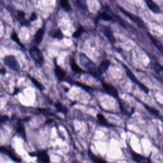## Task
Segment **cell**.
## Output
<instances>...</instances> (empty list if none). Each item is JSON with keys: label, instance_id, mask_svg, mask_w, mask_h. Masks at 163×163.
I'll use <instances>...</instances> for the list:
<instances>
[{"label": "cell", "instance_id": "484cf974", "mask_svg": "<svg viewBox=\"0 0 163 163\" xmlns=\"http://www.w3.org/2000/svg\"><path fill=\"white\" fill-rule=\"evenodd\" d=\"M73 83H74V84H76V86H80V87H81V88L83 89L84 90H85L87 91V92H88L89 91H91V90H92V87L89 86H87V85H86V84H83L80 83L79 82L74 81L73 82Z\"/></svg>", "mask_w": 163, "mask_h": 163}, {"label": "cell", "instance_id": "5bb4252c", "mask_svg": "<svg viewBox=\"0 0 163 163\" xmlns=\"http://www.w3.org/2000/svg\"><path fill=\"white\" fill-rule=\"evenodd\" d=\"M131 153L132 155V159L136 162L138 163H150L149 159H148V158L144 157L142 155L136 153L135 152H132Z\"/></svg>", "mask_w": 163, "mask_h": 163}, {"label": "cell", "instance_id": "9a60e30c", "mask_svg": "<svg viewBox=\"0 0 163 163\" xmlns=\"http://www.w3.org/2000/svg\"><path fill=\"white\" fill-rule=\"evenodd\" d=\"M148 36L149 37L150 39H151V41H152L154 45L157 49L161 53H163V48L162 46V43L158 40L156 39V38L150 34H148Z\"/></svg>", "mask_w": 163, "mask_h": 163}, {"label": "cell", "instance_id": "d4e9b609", "mask_svg": "<svg viewBox=\"0 0 163 163\" xmlns=\"http://www.w3.org/2000/svg\"><path fill=\"white\" fill-rule=\"evenodd\" d=\"M52 36L54 38H56L58 40H61L63 38L64 35L60 30H57L53 32Z\"/></svg>", "mask_w": 163, "mask_h": 163}, {"label": "cell", "instance_id": "e0dca14e", "mask_svg": "<svg viewBox=\"0 0 163 163\" xmlns=\"http://www.w3.org/2000/svg\"><path fill=\"white\" fill-rule=\"evenodd\" d=\"M40 160L42 163H49V157L47 153L45 151H42L37 154Z\"/></svg>", "mask_w": 163, "mask_h": 163}, {"label": "cell", "instance_id": "7402d4cb", "mask_svg": "<svg viewBox=\"0 0 163 163\" xmlns=\"http://www.w3.org/2000/svg\"><path fill=\"white\" fill-rule=\"evenodd\" d=\"M76 4L80 9L87 11L88 10V6L85 0H76Z\"/></svg>", "mask_w": 163, "mask_h": 163}, {"label": "cell", "instance_id": "5b68a950", "mask_svg": "<svg viewBox=\"0 0 163 163\" xmlns=\"http://www.w3.org/2000/svg\"><path fill=\"white\" fill-rule=\"evenodd\" d=\"M111 64V61L108 59H105L101 61V64L97 67L94 77L96 78L101 77L109 69Z\"/></svg>", "mask_w": 163, "mask_h": 163}, {"label": "cell", "instance_id": "7a4b0ae2", "mask_svg": "<svg viewBox=\"0 0 163 163\" xmlns=\"http://www.w3.org/2000/svg\"><path fill=\"white\" fill-rule=\"evenodd\" d=\"M123 67L124 68V70L126 72V75L127 76H128V78L131 80L132 82L135 84H137L138 87L142 90V91L146 93V94H148L149 92V89H148V87H146L144 84H143L142 83H141L139 81L137 78L135 77V75L133 74V73L131 71V70L128 68L126 64H123Z\"/></svg>", "mask_w": 163, "mask_h": 163}, {"label": "cell", "instance_id": "8992f818", "mask_svg": "<svg viewBox=\"0 0 163 163\" xmlns=\"http://www.w3.org/2000/svg\"><path fill=\"white\" fill-rule=\"evenodd\" d=\"M101 83L103 88L107 94L116 99L119 98L118 91L114 86L103 81L101 80Z\"/></svg>", "mask_w": 163, "mask_h": 163}, {"label": "cell", "instance_id": "3957f363", "mask_svg": "<svg viewBox=\"0 0 163 163\" xmlns=\"http://www.w3.org/2000/svg\"><path fill=\"white\" fill-rule=\"evenodd\" d=\"M30 55L31 58L39 66H41L44 63V57L40 50L36 47L33 46L29 50Z\"/></svg>", "mask_w": 163, "mask_h": 163}, {"label": "cell", "instance_id": "52a82bcc", "mask_svg": "<svg viewBox=\"0 0 163 163\" xmlns=\"http://www.w3.org/2000/svg\"><path fill=\"white\" fill-rule=\"evenodd\" d=\"M120 9L123 14L126 15L127 17L129 18L131 20L134 21L139 27H140L143 29H146V26H145L144 21L141 19L137 15H135L133 14H131V12H128L127 11H126V10H124V9H123L121 7H120Z\"/></svg>", "mask_w": 163, "mask_h": 163}, {"label": "cell", "instance_id": "e575fe53", "mask_svg": "<svg viewBox=\"0 0 163 163\" xmlns=\"http://www.w3.org/2000/svg\"><path fill=\"white\" fill-rule=\"evenodd\" d=\"M8 116L7 115H3L0 118V124L1 123H4L8 119Z\"/></svg>", "mask_w": 163, "mask_h": 163}, {"label": "cell", "instance_id": "277c9868", "mask_svg": "<svg viewBox=\"0 0 163 163\" xmlns=\"http://www.w3.org/2000/svg\"><path fill=\"white\" fill-rule=\"evenodd\" d=\"M119 103L120 109L122 113L127 116H128V117H131L135 113V109L133 108L132 106H131L129 104V103L126 102V101L123 99H119Z\"/></svg>", "mask_w": 163, "mask_h": 163}, {"label": "cell", "instance_id": "4316f807", "mask_svg": "<svg viewBox=\"0 0 163 163\" xmlns=\"http://www.w3.org/2000/svg\"><path fill=\"white\" fill-rule=\"evenodd\" d=\"M30 79L32 81L33 83L35 85V86L37 88H38L39 89L41 90H43L44 89V87L43 85H42L40 82L37 80L35 78H34L32 77H30Z\"/></svg>", "mask_w": 163, "mask_h": 163}, {"label": "cell", "instance_id": "ac0fdd59", "mask_svg": "<svg viewBox=\"0 0 163 163\" xmlns=\"http://www.w3.org/2000/svg\"><path fill=\"white\" fill-rule=\"evenodd\" d=\"M44 35V30L43 29H40L38 30L35 35V41L37 44H40L42 41Z\"/></svg>", "mask_w": 163, "mask_h": 163}, {"label": "cell", "instance_id": "44dd1931", "mask_svg": "<svg viewBox=\"0 0 163 163\" xmlns=\"http://www.w3.org/2000/svg\"><path fill=\"white\" fill-rule=\"evenodd\" d=\"M55 107L57 111L59 112H61L64 114H66L68 112L67 107L64 106L60 103H57L55 104Z\"/></svg>", "mask_w": 163, "mask_h": 163}, {"label": "cell", "instance_id": "ffe728a7", "mask_svg": "<svg viewBox=\"0 0 163 163\" xmlns=\"http://www.w3.org/2000/svg\"><path fill=\"white\" fill-rule=\"evenodd\" d=\"M88 154L89 157L94 163H107L105 161L94 155L90 150H89Z\"/></svg>", "mask_w": 163, "mask_h": 163}, {"label": "cell", "instance_id": "d6986e66", "mask_svg": "<svg viewBox=\"0 0 163 163\" xmlns=\"http://www.w3.org/2000/svg\"><path fill=\"white\" fill-rule=\"evenodd\" d=\"M144 106L145 107L146 109L151 115H154V116H157L158 118L160 117V113L157 110L154 108L153 107H151L150 106H148V104H144Z\"/></svg>", "mask_w": 163, "mask_h": 163}, {"label": "cell", "instance_id": "603a6c76", "mask_svg": "<svg viewBox=\"0 0 163 163\" xmlns=\"http://www.w3.org/2000/svg\"><path fill=\"white\" fill-rule=\"evenodd\" d=\"M7 155H9L10 157L11 158L12 160L16 161V162H20L21 161V159L20 157L11 150L9 149Z\"/></svg>", "mask_w": 163, "mask_h": 163}, {"label": "cell", "instance_id": "7c38bea8", "mask_svg": "<svg viewBox=\"0 0 163 163\" xmlns=\"http://www.w3.org/2000/svg\"><path fill=\"white\" fill-rule=\"evenodd\" d=\"M69 64L72 70L76 74H82V73H87L86 71L83 69L78 66V64L76 63L74 58L72 57L69 59Z\"/></svg>", "mask_w": 163, "mask_h": 163}, {"label": "cell", "instance_id": "ba28073f", "mask_svg": "<svg viewBox=\"0 0 163 163\" xmlns=\"http://www.w3.org/2000/svg\"><path fill=\"white\" fill-rule=\"evenodd\" d=\"M4 64L14 71H18L20 66L15 57L13 55H8L4 59Z\"/></svg>", "mask_w": 163, "mask_h": 163}, {"label": "cell", "instance_id": "9c48e42d", "mask_svg": "<svg viewBox=\"0 0 163 163\" xmlns=\"http://www.w3.org/2000/svg\"><path fill=\"white\" fill-rule=\"evenodd\" d=\"M101 32L104 35V36L109 40L112 44H115L116 43V39L115 38L114 36L113 35V32L112 31V29L109 26H104L101 27Z\"/></svg>", "mask_w": 163, "mask_h": 163}, {"label": "cell", "instance_id": "d590c367", "mask_svg": "<svg viewBox=\"0 0 163 163\" xmlns=\"http://www.w3.org/2000/svg\"><path fill=\"white\" fill-rule=\"evenodd\" d=\"M4 8V4L2 3V1L0 0V12L3 11Z\"/></svg>", "mask_w": 163, "mask_h": 163}, {"label": "cell", "instance_id": "cb8c5ba5", "mask_svg": "<svg viewBox=\"0 0 163 163\" xmlns=\"http://www.w3.org/2000/svg\"><path fill=\"white\" fill-rule=\"evenodd\" d=\"M61 6L65 11L69 12L71 10L70 4L68 0H60Z\"/></svg>", "mask_w": 163, "mask_h": 163}, {"label": "cell", "instance_id": "83f0119b", "mask_svg": "<svg viewBox=\"0 0 163 163\" xmlns=\"http://www.w3.org/2000/svg\"><path fill=\"white\" fill-rule=\"evenodd\" d=\"M17 131L20 134V135L22 136V137L24 138H26L25 129H24V126H23V124H19Z\"/></svg>", "mask_w": 163, "mask_h": 163}, {"label": "cell", "instance_id": "74e56055", "mask_svg": "<svg viewBox=\"0 0 163 163\" xmlns=\"http://www.w3.org/2000/svg\"><path fill=\"white\" fill-rule=\"evenodd\" d=\"M19 91V89H16L15 90V91L14 92V94L13 95H15V94H17L18 92Z\"/></svg>", "mask_w": 163, "mask_h": 163}, {"label": "cell", "instance_id": "6da1fadb", "mask_svg": "<svg viewBox=\"0 0 163 163\" xmlns=\"http://www.w3.org/2000/svg\"><path fill=\"white\" fill-rule=\"evenodd\" d=\"M79 60L80 64L85 68L87 72L94 77L97 68L96 64L84 53H80L79 55Z\"/></svg>", "mask_w": 163, "mask_h": 163}, {"label": "cell", "instance_id": "f1b7e54d", "mask_svg": "<svg viewBox=\"0 0 163 163\" xmlns=\"http://www.w3.org/2000/svg\"><path fill=\"white\" fill-rule=\"evenodd\" d=\"M154 70L156 74L160 75L163 71L162 66L157 62H155L154 64Z\"/></svg>", "mask_w": 163, "mask_h": 163}, {"label": "cell", "instance_id": "2e32d148", "mask_svg": "<svg viewBox=\"0 0 163 163\" xmlns=\"http://www.w3.org/2000/svg\"><path fill=\"white\" fill-rule=\"evenodd\" d=\"M97 118L98 121V123L101 125L103 126H105L107 127H110L111 126H112V124H111L110 123H108L105 117L103 115V114L98 113L97 114Z\"/></svg>", "mask_w": 163, "mask_h": 163}, {"label": "cell", "instance_id": "8d00e7d4", "mask_svg": "<svg viewBox=\"0 0 163 163\" xmlns=\"http://www.w3.org/2000/svg\"><path fill=\"white\" fill-rule=\"evenodd\" d=\"M6 73V70L4 69L0 70V74H5Z\"/></svg>", "mask_w": 163, "mask_h": 163}, {"label": "cell", "instance_id": "f546056e", "mask_svg": "<svg viewBox=\"0 0 163 163\" xmlns=\"http://www.w3.org/2000/svg\"><path fill=\"white\" fill-rule=\"evenodd\" d=\"M83 32V28H82V27H80V28H78V29L77 30V31H76L73 33V37L75 38H78L80 37Z\"/></svg>", "mask_w": 163, "mask_h": 163}, {"label": "cell", "instance_id": "1f68e13d", "mask_svg": "<svg viewBox=\"0 0 163 163\" xmlns=\"http://www.w3.org/2000/svg\"><path fill=\"white\" fill-rule=\"evenodd\" d=\"M11 38L15 41V42L17 43L18 44H19V46H22V44H21L20 40L18 38L17 35L15 33V32H13L12 35H11Z\"/></svg>", "mask_w": 163, "mask_h": 163}, {"label": "cell", "instance_id": "4fadbf2b", "mask_svg": "<svg viewBox=\"0 0 163 163\" xmlns=\"http://www.w3.org/2000/svg\"><path fill=\"white\" fill-rule=\"evenodd\" d=\"M144 1L147 4L148 8H149L153 12L156 14H159L161 12L160 8L153 0H144Z\"/></svg>", "mask_w": 163, "mask_h": 163}, {"label": "cell", "instance_id": "4dcf8cb0", "mask_svg": "<svg viewBox=\"0 0 163 163\" xmlns=\"http://www.w3.org/2000/svg\"><path fill=\"white\" fill-rule=\"evenodd\" d=\"M100 16L103 20L106 21H109L112 20V16L110 15L107 14L106 12H103L101 15Z\"/></svg>", "mask_w": 163, "mask_h": 163}, {"label": "cell", "instance_id": "8fae6325", "mask_svg": "<svg viewBox=\"0 0 163 163\" xmlns=\"http://www.w3.org/2000/svg\"><path fill=\"white\" fill-rule=\"evenodd\" d=\"M16 18L20 24L23 26H26L29 27L30 26V23L25 18V14L23 11H18L16 12V15H15Z\"/></svg>", "mask_w": 163, "mask_h": 163}, {"label": "cell", "instance_id": "d6a6232c", "mask_svg": "<svg viewBox=\"0 0 163 163\" xmlns=\"http://www.w3.org/2000/svg\"><path fill=\"white\" fill-rule=\"evenodd\" d=\"M9 149L7 148L6 147L3 146H0V152L3 153V154L7 155Z\"/></svg>", "mask_w": 163, "mask_h": 163}, {"label": "cell", "instance_id": "30bf717a", "mask_svg": "<svg viewBox=\"0 0 163 163\" xmlns=\"http://www.w3.org/2000/svg\"><path fill=\"white\" fill-rule=\"evenodd\" d=\"M54 71H55V76L59 81H63L65 80L67 74L66 71L63 69H62L61 67H60L57 64H55Z\"/></svg>", "mask_w": 163, "mask_h": 163}, {"label": "cell", "instance_id": "836d02e7", "mask_svg": "<svg viewBox=\"0 0 163 163\" xmlns=\"http://www.w3.org/2000/svg\"><path fill=\"white\" fill-rule=\"evenodd\" d=\"M37 19V14H35V12H33L32 15H31L29 19L30 21H34Z\"/></svg>", "mask_w": 163, "mask_h": 163}]
</instances>
